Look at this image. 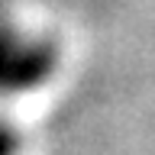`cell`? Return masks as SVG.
<instances>
[{
  "label": "cell",
  "mask_w": 155,
  "mask_h": 155,
  "mask_svg": "<svg viewBox=\"0 0 155 155\" xmlns=\"http://www.w3.org/2000/svg\"><path fill=\"white\" fill-rule=\"evenodd\" d=\"M55 68V52L26 36L0 7V91H26L45 81Z\"/></svg>",
  "instance_id": "6da1fadb"
},
{
  "label": "cell",
  "mask_w": 155,
  "mask_h": 155,
  "mask_svg": "<svg viewBox=\"0 0 155 155\" xmlns=\"http://www.w3.org/2000/svg\"><path fill=\"white\" fill-rule=\"evenodd\" d=\"M19 149V136L10 123H0V155H16Z\"/></svg>",
  "instance_id": "7a4b0ae2"
}]
</instances>
